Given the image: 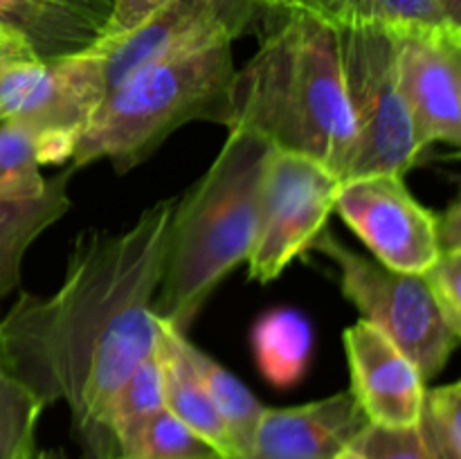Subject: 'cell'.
I'll return each mask as SVG.
<instances>
[{"label":"cell","mask_w":461,"mask_h":459,"mask_svg":"<svg viewBox=\"0 0 461 459\" xmlns=\"http://www.w3.org/2000/svg\"><path fill=\"white\" fill-rule=\"evenodd\" d=\"M367 423L349 390L295 408H266L248 459H336Z\"/></svg>","instance_id":"4fadbf2b"},{"label":"cell","mask_w":461,"mask_h":459,"mask_svg":"<svg viewBox=\"0 0 461 459\" xmlns=\"http://www.w3.org/2000/svg\"><path fill=\"white\" fill-rule=\"evenodd\" d=\"M102 94L79 58H21L0 75V124H16L36 138L39 165L70 160Z\"/></svg>","instance_id":"9c48e42d"},{"label":"cell","mask_w":461,"mask_h":459,"mask_svg":"<svg viewBox=\"0 0 461 459\" xmlns=\"http://www.w3.org/2000/svg\"><path fill=\"white\" fill-rule=\"evenodd\" d=\"M423 279L446 322L461 333V250H441Z\"/></svg>","instance_id":"484cf974"},{"label":"cell","mask_w":461,"mask_h":459,"mask_svg":"<svg viewBox=\"0 0 461 459\" xmlns=\"http://www.w3.org/2000/svg\"><path fill=\"white\" fill-rule=\"evenodd\" d=\"M279 0H171L131 34L93 43L77 54L102 99L151 63L232 45Z\"/></svg>","instance_id":"52a82bcc"},{"label":"cell","mask_w":461,"mask_h":459,"mask_svg":"<svg viewBox=\"0 0 461 459\" xmlns=\"http://www.w3.org/2000/svg\"><path fill=\"white\" fill-rule=\"evenodd\" d=\"M21 58H34L32 54L23 52V50H12V48H0V75L12 66L14 61H21Z\"/></svg>","instance_id":"f1b7e54d"},{"label":"cell","mask_w":461,"mask_h":459,"mask_svg":"<svg viewBox=\"0 0 461 459\" xmlns=\"http://www.w3.org/2000/svg\"><path fill=\"white\" fill-rule=\"evenodd\" d=\"M169 3L171 0H113L106 25H104L102 34L95 43H106V40H115L120 36L131 34Z\"/></svg>","instance_id":"4316f807"},{"label":"cell","mask_w":461,"mask_h":459,"mask_svg":"<svg viewBox=\"0 0 461 459\" xmlns=\"http://www.w3.org/2000/svg\"><path fill=\"white\" fill-rule=\"evenodd\" d=\"M176 328L158 322V356L162 363V390H165V408L176 418L185 423L194 435L201 436L214 453L223 459H239L232 435L225 426L223 417L216 410L214 400L189 363L185 360L178 345Z\"/></svg>","instance_id":"9a60e30c"},{"label":"cell","mask_w":461,"mask_h":459,"mask_svg":"<svg viewBox=\"0 0 461 459\" xmlns=\"http://www.w3.org/2000/svg\"><path fill=\"white\" fill-rule=\"evenodd\" d=\"M234 79L232 45L140 68L102 99L77 142L72 166L111 160L117 174H126L189 122L230 129Z\"/></svg>","instance_id":"277c9868"},{"label":"cell","mask_w":461,"mask_h":459,"mask_svg":"<svg viewBox=\"0 0 461 459\" xmlns=\"http://www.w3.org/2000/svg\"><path fill=\"white\" fill-rule=\"evenodd\" d=\"M309 250L322 252L338 266L342 295L417 364L423 381H432L448 364L461 333L446 322L423 274L399 273L367 259L327 228Z\"/></svg>","instance_id":"5b68a950"},{"label":"cell","mask_w":461,"mask_h":459,"mask_svg":"<svg viewBox=\"0 0 461 459\" xmlns=\"http://www.w3.org/2000/svg\"><path fill=\"white\" fill-rule=\"evenodd\" d=\"M21 459H66V454H61L59 450H43V448H32L30 453L23 454Z\"/></svg>","instance_id":"f546056e"},{"label":"cell","mask_w":461,"mask_h":459,"mask_svg":"<svg viewBox=\"0 0 461 459\" xmlns=\"http://www.w3.org/2000/svg\"><path fill=\"white\" fill-rule=\"evenodd\" d=\"M165 408V390H162V363L158 349L142 360L124 382L115 396L108 403L104 414V436L115 454L117 441L124 439L129 432L142 421H147L151 414Z\"/></svg>","instance_id":"ffe728a7"},{"label":"cell","mask_w":461,"mask_h":459,"mask_svg":"<svg viewBox=\"0 0 461 459\" xmlns=\"http://www.w3.org/2000/svg\"><path fill=\"white\" fill-rule=\"evenodd\" d=\"M342 72L356 126V156L347 178L405 176L419 160L412 117L399 79L396 34L374 27L340 30Z\"/></svg>","instance_id":"8992f818"},{"label":"cell","mask_w":461,"mask_h":459,"mask_svg":"<svg viewBox=\"0 0 461 459\" xmlns=\"http://www.w3.org/2000/svg\"><path fill=\"white\" fill-rule=\"evenodd\" d=\"M363 459H426L414 428H383L367 423L349 446Z\"/></svg>","instance_id":"d4e9b609"},{"label":"cell","mask_w":461,"mask_h":459,"mask_svg":"<svg viewBox=\"0 0 461 459\" xmlns=\"http://www.w3.org/2000/svg\"><path fill=\"white\" fill-rule=\"evenodd\" d=\"M45 184L34 135L23 126L0 124V201L39 196Z\"/></svg>","instance_id":"cb8c5ba5"},{"label":"cell","mask_w":461,"mask_h":459,"mask_svg":"<svg viewBox=\"0 0 461 459\" xmlns=\"http://www.w3.org/2000/svg\"><path fill=\"white\" fill-rule=\"evenodd\" d=\"M351 394L369 423L383 428H414L423 405L426 381L417 364L367 320L345 331Z\"/></svg>","instance_id":"7c38bea8"},{"label":"cell","mask_w":461,"mask_h":459,"mask_svg":"<svg viewBox=\"0 0 461 459\" xmlns=\"http://www.w3.org/2000/svg\"><path fill=\"white\" fill-rule=\"evenodd\" d=\"M439 3L444 7V12L448 14L450 21L461 25V0H439Z\"/></svg>","instance_id":"4dcf8cb0"},{"label":"cell","mask_w":461,"mask_h":459,"mask_svg":"<svg viewBox=\"0 0 461 459\" xmlns=\"http://www.w3.org/2000/svg\"><path fill=\"white\" fill-rule=\"evenodd\" d=\"M43 410L45 405L12 369L0 340V459H21L34 448Z\"/></svg>","instance_id":"7402d4cb"},{"label":"cell","mask_w":461,"mask_h":459,"mask_svg":"<svg viewBox=\"0 0 461 459\" xmlns=\"http://www.w3.org/2000/svg\"><path fill=\"white\" fill-rule=\"evenodd\" d=\"M178 345L185 360L194 369V374L203 382L210 399L214 400L219 414L223 417L225 426H228L230 435H232L237 457L248 459L266 408L232 372H228L212 356L198 349L185 333H178Z\"/></svg>","instance_id":"ac0fdd59"},{"label":"cell","mask_w":461,"mask_h":459,"mask_svg":"<svg viewBox=\"0 0 461 459\" xmlns=\"http://www.w3.org/2000/svg\"><path fill=\"white\" fill-rule=\"evenodd\" d=\"M72 171L75 166L50 178L39 196L0 201V302L21 284V264L27 248L70 210L68 183Z\"/></svg>","instance_id":"2e32d148"},{"label":"cell","mask_w":461,"mask_h":459,"mask_svg":"<svg viewBox=\"0 0 461 459\" xmlns=\"http://www.w3.org/2000/svg\"><path fill=\"white\" fill-rule=\"evenodd\" d=\"M106 459H124V457H120V454H111V457H106Z\"/></svg>","instance_id":"836d02e7"},{"label":"cell","mask_w":461,"mask_h":459,"mask_svg":"<svg viewBox=\"0 0 461 459\" xmlns=\"http://www.w3.org/2000/svg\"><path fill=\"white\" fill-rule=\"evenodd\" d=\"M340 178L315 160L270 148L259 192V216L248 273L270 284L313 238L336 210Z\"/></svg>","instance_id":"ba28073f"},{"label":"cell","mask_w":461,"mask_h":459,"mask_svg":"<svg viewBox=\"0 0 461 459\" xmlns=\"http://www.w3.org/2000/svg\"><path fill=\"white\" fill-rule=\"evenodd\" d=\"M399 79L412 117L419 153L437 142L461 140V30H417L396 34Z\"/></svg>","instance_id":"8fae6325"},{"label":"cell","mask_w":461,"mask_h":459,"mask_svg":"<svg viewBox=\"0 0 461 459\" xmlns=\"http://www.w3.org/2000/svg\"><path fill=\"white\" fill-rule=\"evenodd\" d=\"M279 7L284 21L237 70L228 130H248L270 148L311 158L345 180L354 165L356 126L340 36L300 9Z\"/></svg>","instance_id":"7a4b0ae2"},{"label":"cell","mask_w":461,"mask_h":459,"mask_svg":"<svg viewBox=\"0 0 461 459\" xmlns=\"http://www.w3.org/2000/svg\"><path fill=\"white\" fill-rule=\"evenodd\" d=\"M284 7L300 9L333 30L401 32L459 27L448 18L439 0H279Z\"/></svg>","instance_id":"e0dca14e"},{"label":"cell","mask_w":461,"mask_h":459,"mask_svg":"<svg viewBox=\"0 0 461 459\" xmlns=\"http://www.w3.org/2000/svg\"><path fill=\"white\" fill-rule=\"evenodd\" d=\"M333 212L387 268L423 274L439 256L437 214L410 194L403 176L369 174L340 180Z\"/></svg>","instance_id":"30bf717a"},{"label":"cell","mask_w":461,"mask_h":459,"mask_svg":"<svg viewBox=\"0 0 461 459\" xmlns=\"http://www.w3.org/2000/svg\"><path fill=\"white\" fill-rule=\"evenodd\" d=\"M0 48H12V50H23V52H27V50H25V48H23V45H21V43H18V40H14V39H12V36H9V34H5V32H3V30H0ZM27 54H30V52H27Z\"/></svg>","instance_id":"1f68e13d"},{"label":"cell","mask_w":461,"mask_h":459,"mask_svg":"<svg viewBox=\"0 0 461 459\" xmlns=\"http://www.w3.org/2000/svg\"><path fill=\"white\" fill-rule=\"evenodd\" d=\"M106 18L63 0H0V30L39 61L88 50Z\"/></svg>","instance_id":"5bb4252c"},{"label":"cell","mask_w":461,"mask_h":459,"mask_svg":"<svg viewBox=\"0 0 461 459\" xmlns=\"http://www.w3.org/2000/svg\"><path fill=\"white\" fill-rule=\"evenodd\" d=\"M437 241L441 250H461V205L455 198L444 214H437Z\"/></svg>","instance_id":"83f0119b"},{"label":"cell","mask_w":461,"mask_h":459,"mask_svg":"<svg viewBox=\"0 0 461 459\" xmlns=\"http://www.w3.org/2000/svg\"><path fill=\"white\" fill-rule=\"evenodd\" d=\"M336 459H363V457H360V454H358V453H356V450L347 448V450H342V453H340V454H338V457H336Z\"/></svg>","instance_id":"d6a6232c"},{"label":"cell","mask_w":461,"mask_h":459,"mask_svg":"<svg viewBox=\"0 0 461 459\" xmlns=\"http://www.w3.org/2000/svg\"><path fill=\"white\" fill-rule=\"evenodd\" d=\"M270 147L232 129L210 169L176 201L165 274L153 300L158 322L185 333L214 288L248 261Z\"/></svg>","instance_id":"3957f363"},{"label":"cell","mask_w":461,"mask_h":459,"mask_svg":"<svg viewBox=\"0 0 461 459\" xmlns=\"http://www.w3.org/2000/svg\"><path fill=\"white\" fill-rule=\"evenodd\" d=\"M178 198L147 207L111 234L86 230L72 243L61 286L48 297L21 292L0 320V340L16 376L36 399L70 408L88 459L113 450L104 414L124 378L153 354L160 288Z\"/></svg>","instance_id":"6da1fadb"},{"label":"cell","mask_w":461,"mask_h":459,"mask_svg":"<svg viewBox=\"0 0 461 459\" xmlns=\"http://www.w3.org/2000/svg\"><path fill=\"white\" fill-rule=\"evenodd\" d=\"M115 454L124 459H223L167 408L117 441Z\"/></svg>","instance_id":"44dd1931"},{"label":"cell","mask_w":461,"mask_h":459,"mask_svg":"<svg viewBox=\"0 0 461 459\" xmlns=\"http://www.w3.org/2000/svg\"><path fill=\"white\" fill-rule=\"evenodd\" d=\"M417 432L426 459H461L459 382H448L423 392Z\"/></svg>","instance_id":"603a6c76"},{"label":"cell","mask_w":461,"mask_h":459,"mask_svg":"<svg viewBox=\"0 0 461 459\" xmlns=\"http://www.w3.org/2000/svg\"><path fill=\"white\" fill-rule=\"evenodd\" d=\"M313 333L309 320L291 309H275L261 315L252 328V351L266 381L291 387L309 367Z\"/></svg>","instance_id":"d6986e66"}]
</instances>
